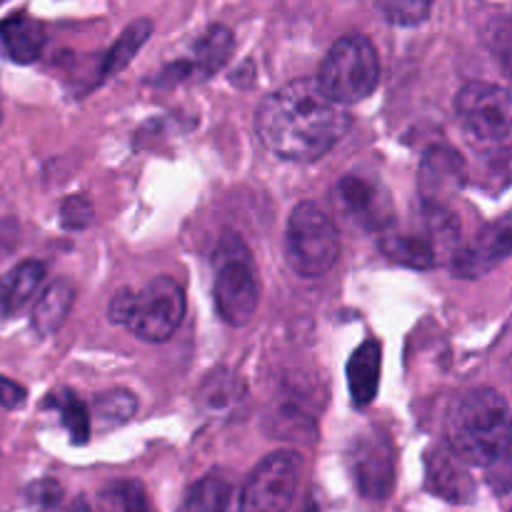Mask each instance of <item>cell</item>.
Returning <instances> with one entry per match:
<instances>
[{"mask_svg": "<svg viewBox=\"0 0 512 512\" xmlns=\"http://www.w3.org/2000/svg\"><path fill=\"white\" fill-rule=\"evenodd\" d=\"M350 115L310 78L265 95L255 115L258 138L270 153L293 163H315L348 133Z\"/></svg>", "mask_w": 512, "mask_h": 512, "instance_id": "6da1fadb", "label": "cell"}, {"mask_svg": "<svg viewBox=\"0 0 512 512\" xmlns=\"http://www.w3.org/2000/svg\"><path fill=\"white\" fill-rule=\"evenodd\" d=\"M510 408L493 388H473L453 400L448 413V448L475 468L498 465L508 455Z\"/></svg>", "mask_w": 512, "mask_h": 512, "instance_id": "7a4b0ae2", "label": "cell"}, {"mask_svg": "<svg viewBox=\"0 0 512 512\" xmlns=\"http://www.w3.org/2000/svg\"><path fill=\"white\" fill-rule=\"evenodd\" d=\"M213 273L215 308H218L220 318L233 328L248 325L258 313L263 285H260L253 253L240 235L225 233L218 240L213 253Z\"/></svg>", "mask_w": 512, "mask_h": 512, "instance_id": "3957f363", "label": "cell"}, {"mask_svg": "<svg viewBox=\"0 0 512 512\" xmlns=\"http://www.w3.org/2000/svg\"><path fill=\"white\" fill-rule=\"evenodd\" d=\"M380 80V55L368 35H345L340 38L318 70V88L333 103L350 105L368 98Z\"/></svg>", "mask_w": 512, "mask_h": 512, "instance_id": "277c9868", "label": "cell"}, {"mask_svg": "<svg viewBox=\"0 0 512 512\" xmlns=\"http://www.w3.org/2000/svg\"><path fill=\"white\" fill-rule=\"evenodd\" d=\"M340 230L330 215L315 203L295 205L285 230L288 265L303 278H318L340 260Z\"/></svg>", "mask_w": 512, "mask_h": 512, "instance_id": "5b68a950", "label": "cell"}, {"mask_svg": "<svg viewBox=\"0 0 512 512\" xmlns=\"http://www.w3.org/2000/svg\"><path fill=\"white\" fill-rule=\"evenodd\" d=\"M185 308L188 303L178 280L160 275L143 290H133V305L125 328L145 343H165L183 323Z\"/></svg>", "mask_w": 512, "mask_h": 512, "instance_id": "8992f818", "label": "cell"}, {"mask_svg": "<svg viewBox=\"0 0 512 512\" xmlns=\"http://www.w3.org/2000/svg\"><path fill=\"white\" fill-rule=\"evenodd\" d=\"M303 478V458L295 450H275L260 460L240 493V512H288Z\"/></svg>", "mask_w": 512, "mask_h": 512, "instance_id": "52a82bcc", "label": "cell"}, {"mask_svg": "<svg viewBox=\"0 0 512 512\" xmlns=\"http://www.w3.org/2000/svg\"><path fill=\"white\" fill-rule=\"evenodd\" d=\"M463 128L483 143H505L510 135L512 103L508 88L485 80L463 85L455 100Z\"/></svg>", "mask_w": 512, "mask_h": 512, "instance_id": "ba28073f", "label": "cell"}, {"mask_svg": "<svg viewBox=\"0 0 512 512\" xmlns=\"http://www.w3.org/2000/svg\"><path fill=\"white\" fill-rule=\"evenodd\" d=\"M350 473L363 498L375 503L390 498L395 488V450L383 430L370 428L355 438L350 448Z\"/></svg>", "mask_w": 512, "mask_h": 512, "instance_id": "9c48e42d", "label": "cell"}, {"mask_svg": "<svg viewBox=\"0 0 512 512\" xmlns=\"http://www.w3.org/2000/svg\"><path fill=\"white\" fill-rule=\"evenodd\" d=\"M335 195L355 225L368 233H390L395 223V205L388 188L378 178L348 173L335 185Z\"/></svg>", "mask_w": 512, "mask_h": 512, "instance_id": "30bf717a", "label": "cell"}, {"mask_svg": "<svg viewBox=\"0 0 512 512\" xmlns=\"http://www.w3.org/2000/svg\"><path fill=\"white\" fill-rule=\"evenodd\" d=\"M470 170L463 155L450 145L425 150L418 168V195L423 208H450L453 198L468 185Z\"/></svg>", "mask_w": 512, "mask_h": 512, "instance_id": "8fae6325", "label": "cell"}, {"mask_svg": "<svg viewBox=\"0 0 512 512\" xmlns=\"http://www.w3.org/2000/svg\"><path fill=\"white\" fill-rule=\"evenodd\" d=\"M512 248V223L508 215L485 225L473 243L460 245L450 255V270L463 280H478L503 265Z\"/></svg>", "mask_w": 512, "mask_h": 512, "instance_id": "7c38bea8", "label": "cell"}, {"mask_svg": "<svg viewBox=\"0 0 512 512\" xmlns=\"http://www.w3.org/2000/svg\"><path fill=\"white\" fill-rule=\"evenodd\" d=\"M425 485L445 503L465 505L475 498V483L470 468L448 448L438 445L425 460Z\"/></svg>", "mask_w": 512, "mask_h": 512, "instance_id": "4fadbf2b", "label": "cell"}, {"mask_svg": "<svg viewBox=\"0 0 512 512\" xmlns=\"http://www.w3.org/2000/svg\"><path fill=\"white\" fill-rule=\"evenodd\" d=\"M45 25L25 10L0 20V53L18 65L35 63L43 53Z\"/></svg>", "mask_w": 512, "mask_h": 512, "instance_id": "5bb4252c", "label": "cell"}, {"mask_svg": "<svg viewBox=\"0 0 512 512\" xmlns=\"http://www.w3.org/2000/svg\"><path fill=\"white\" fill-rule=\"evenodd\" d=\"M380 370H383V345L380 340L368 338L355 348L348 360V388L358 410L373 405L380 388Z\"/></svg>", "mask_w": 512, "mask_h": 512, "instance_id": "9a60e30c", "label": "cell"}, {"mask_svg": "<svg viewBox=\"0 0 512 512\" xmlns=\"http://www.w3.org/2000/svg\"><path fill=\"white\" fill-rule=\"evenodd\" d=\"M380 250L388 255L395 263L405 265L413 270H430L438 265L440 245L438 240L430 235V230H405V233H383L380 240Z\"/></svg>", "mask_w": 512, "mask_h": 512, "instance_id": "2e32d148", "label": "cell"}, {"mask_svg": "<svg viewBox=\"0 0 512 512\" xmlns=\"http://www.w3.org/2000/svg\"><path fill=\"white\" fill-rule=\"evenodd\" d=\"M45 280V265L40 260H23L0 278V315H18Z\"/></svg>", "mask_w": 512, "mask_h": 512, "instance_id": "e0dca14e", "label": "cell"}, {"mask_svg": "<svg viewBox=\"0 0 512 512\" xmlns=\"http://www.w3.org/2000/svg\"><path fill=\"white\" fill-rule=\"evenodd\" d=\"M75 290L68 280H53L48 288L40 293V298L35 300L33 315H30V323H33L35 333L38 335H53L63 328V323L68 320L70 308H73Z\"/></svg>", "mask_w": 512, "mask_h": 512, "instance_id": "ac0fdd59", "label": "cell"}, {"mask_svg": "<svg viewBox=\"0 0 512 512\" xmlns=\"http://www.w3.org/2000/svg\"><path fill=\"white\" fill-rule=\"evenodd\" d=\"M93 512H153V505L143 483L125 478L100 490Z\"/></svg>", "mask_w": 512, "mask_h": 512, "instance_id": "d6986e66", "label": "cell"}, {"mask_svg": "<svg viewBox=\"0 0 512 512\" xmlns=\"http://www.w3.org/2000/svg\"><path fill=\"white\" fill-rule=\"evenodd\" d=\"M45 408L55 410L60 415V423L68 430L70 440L75 445H83L90 438V413L73 390H55V393H50L45 398Z\"/></svg>", "mask_w": 512, "mask_h": 512, "instance_id": "ffe728a7", "label": "cell"}, {"mask_svg": "<svg viewBox=\"0 0 512 512\" xmlns=\"http://www.w3.org/2000/svg\"><path fill=\"white\" fill-rule=\"evenodd\" d=\"M150 33H153V23H150L148 18L133 20V23H130L128 28L118 35V38H115L113 48L105 53V58H103L105 78H108V75H118L120 70L128 68V63L135 58V55H138V50L143 48Z\"/></svg>", "mask_w": 512, "mask_h": 512, "instance_id": "44dd1931", "label": "cell"}, {"mask_svg": "<svg viewBox=\"0 0 512 512\" xmlns=\"http://www.w3.org/2000/svg\"><path fill=\"white\" fill-rule=\"evenodd\" d=\"M135 410H138L135 395L125 388H113L105 390V393H100L93 400V418L90 420H93L98 430H110L128 423L135 415ZM93 423H90V428H93Z\"/></svg>", "mask_w": 512, "mask_h": 512, "instance_id": "7402d4cb", "label": "cell"}, {"mask_svg": "<svg viewBox=\"0 0 512 512\" xmlns=\"http://www.w3.org/2000/svg\"><path fill=\"white\" fill-rule=\"evenodd\" d=\"M233 33L225 25H213L203 38L195 43V65H198L200 75H215L228 58L233 55Z\"/></svg>", "mask_w": 512, "mask_h": 512, "instance_id": "603a6c76", "label": "cell"}, {"mask_svg": "<svg viewBox=\"0 0 512 512\" xmlns=\"http://www.w3.org/2000/svg\"><path fill=\"white\" fill-rule=\"evenodd\" d=\"M243 393H245L243 380L218 370V373L205 378L203 388H200L198 393V403L203 405L208 413H228L235 403H240Z\"/></svg>", "mask_w": 512, "mask_h": 512, "instance_id": "cb8c5ba5", "label": "cell"}, {"mask_svg": "<svg viewBox=\"0 0 512 512\" xmlns=\"http://www.w3.org/2000/svg\"><path fill=\"white\" fill-rule=\"evenodd\" d=\"M230 503V485L218 475L198 480L185 498L180 512H225Z\"/></svg>", "mask_w": 512, "mask_h": 512, "instance_id": "d4e9b609", "label": "cell"}, {"mask_svg": "<svg viewBox=\"0 0 512 512\" xmlns=\"http://www.w3.org/2000/svg\"><path fill=\"white\" fill-rule=\"evenodd\" d=\"M378 8L395 25H420L433 10L430 3H415V0H393V3H380Z\"/></svg>", "mask_w": 512, "mask_h": 512, "instance_id": "484cf974", "label": "cell"}, {"mask_svg": "<svg viewBox=\"0 0 512 512\" xmlns=\"http://www.w3.org/2000/svg\"><path fill=\"white\" fill-rule=\"evenodd\" d=\"M60 220H63V228L68 230L88 228L90 220H93V205L83 195L65 198L63 205H60Z\"/></svg>", "mask_w": 512, "mask_h": 512, "instance_id": "4316f807", "label": "cell"}, {"mask_svg": "<svg viewBox=\"0 0 512 512\" xmlns=\"http://www.w3.org/2000/svg\"><path fill=\"white\" fill-rule=\"evenodd\" d=\"M28 498L33 505L48 510L53 505H58V500L63 498V488L55 480H38V483H33L28 488Z\"/></svg>", "mask_w": 512, "mask_h": 512, "instance_id": "83f0119b", "label": "cell"}, {"mask_svg": "<svg viewBox=\"0 0 512 512\" xmlns=\"http://www.w3.org/2000/svg\"><path fill=\"white\" fill-rule=\"evenodd\" d=\"M130 305H133V290L120 288L118 293L110 298V305H108L110 323L125 325V320H128V313H130Z\"/></svg>", "mask_w": 512, "mask_h": 512, "instance_id": "f1b7e54d", "label": "cell"}, {"mask_svg": "<svg viewBox=\"0 0 512 512\" xmlns=\"http://www.w3.org/2000/svg\"><path fill=\"white\" fill-rule=\"evenodd\" d=\"M25 388L18 385L15 380L0 378V408L5 410H18L25 405Z\"/></svg>", "mask_w": 512, "mask_h": 512, "instance_id": "f546056e", "label": "cell"}, {"mask_svg": "<svg viewBox=\"0 0 512 512\" xmlns=\"http://www.w3.org/2000/svg\"><path fill=\"white\" fill-rule=\"evenodd\" d=\"M68 512H93V508H90V505L85 503V500H75V505Z\"/></svg>", "mask_w": 512, "mask_h": 512, "instance_id": "4dcf8cb0", "label": "cell"}]
</instances>
